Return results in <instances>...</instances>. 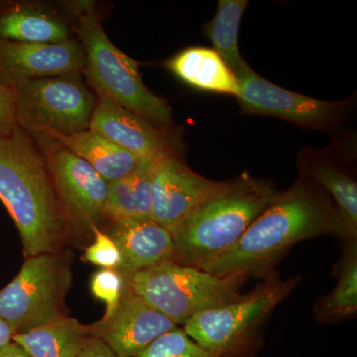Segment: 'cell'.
<instances>
[{
    "mask_svg": "<svg viewBox=\"0 0 357 357\" xmlns=\"http://www.w3.org/2000/svg\"><path fill=\"white\" fill-rule=\"evenodd\" d=\"M319 236L342 239L332 198L316 182L300 176L249 225L238 243L201 268L215 276L241 274L265 279L291 248Z\"/></svg>",
    "mask_w": 357,
    "mask_h": 357,
    "instance_id": "1",
    "label": "cell"
},
{
    "mask_svg": "<svg viewBox=\"0 0 357 357\" xmlns=\"http://www.w3.org/2000/svg\"><path fill=\"white\" fill-rule=\"evenodd\" d=\"M0 201L17 227L25 258L62 250L69 236L64 210L41 150L17 124L0 135Z\"/></svg>",
    "mask_w": 357,
    "mask_h": 357,
    "instance_id": "2",
    "label": "cell"
},
{
    "mask_svg": "<svg viewBox=\"0 0 357 357\" xmlns=\"http://www.w3.org/2000/svg\"><path fill=\"white\" fill-rule=\"evenodd\" d=\"M270 181L241 173L171 229L175 261L199 268L234 248L278 196Z\"/></svg>",
    "mask_w": 357,
    "mask_h": 357,
    "instance_id": "3",
    "label": "cell"
},
{
    "mask_svg": "<svg viewBox=\"0 0 357 357\" xmlns=\"http://www.w3.org/2000/svg\"><path fill=\"white\" fill-rule=\"evenodd\" d=\"M70 10L86 53L83 75L98 98H107L160 128H170L171 107L145 86L137 63L110 41L95 3L76 2Z\"/></svg>",
    "mask_w": 357,
    "mask_h": 357,
    "instance_id": "4",
    "label": "cell"
},
{
    "mask_svg": "<svg viewBox=\"0 0 357 357\" xmlns=\"http://www.w3.org/2000/svg\"><path fill=\"white\" fill-rule=\"evenodd\" d=\"M300 281V275L282 279L275 272L238 300L199 312L183 330L215 357L241 356L257 344L267 319Z\"/></svg>",
    "mask_w": 357,
    "mask_h": 357,
    "instance_id": "5",
    "label": "cell"
},
{
    "mask_svg": "<svg viewBox=\"0 0 357 357\" xmlns=\"http://www.w3.org/2000/svg\"><path fill=\"white\" fill-rule=\"evenodd\" d=\"M248 279L241 274L215 276L199 268L167 261L130 275L126 284L178 326L199 312L238 300Z\"/></svg>",
    "mask_w": 357,
    "mask_h": 357,
    "instance_id": "6",
    "label": "cell"
},
{
    "mask_svg": "<svg viewBox=\"0 0 357 357\" xmlns=\"http://www.w3.org/2000/svg\"><path fill=\"white\" fill-rule=\"evenodd\" d=\"M72 281L70 253L26 257L20 273L0 291V318L16 335L65 316Z\"/></svg>",
    "mask_w": 357,
    "mask_h": 357,
    "instance_id": "7",
    "label": "cell"
},
{
    "mask_svg": "<svg viewBox=\"0 0 357 357\" xmlns=\"http://www.w3.org/2000/svg\"><path fill=\"white\" fill-rule=\"evenodd\" d=\"M81 76L61 75L15 84L16 124L30 134L88 130L96 102Z\"/></svg>",
    "mask_w": 357,
    "mask_h": 357,
    "instance_id": "8",
    "label": "cell"
},
{
    "mask_svg": "<svg viewBox=\"0 0 357 357\" xmlns=\"http://www.w3.org/2000/svg\"><path fill=\"white\" fill-rule=\"evenodd\" d=\"M31 135L46 160L69 234H93V227H98L105 218L109 183L59 141L45 134Z\"/></svg>",
    "mask_w": 357,
    "mask_h": 357,
    "instance_id": "9",
    "label": "cell"
},
{
    "mask_svg": "<svg viewBox=\"0 0 357 357\" xmlns=\"http://www.w3.org/2000/svg\"><path fill=\"white\" fill-rule=\"evenodd\" d=\"M239 82L236 96L246 114L277 117L304 126L326 130L344 116L347 102H326L289 91L267 81L251 69Z\"/></svg>",
    "mask_w": 357,
    "mask_h": 357,
    "instance_id": "10",
    "label": "cell"
},
{
    "mask_svg": "<svg viewBox=\"0 0 357 357\" xmlns=\"http://www.w3.org/2000/svg\"><path fill=\"white\" fill-rule=\"evenodd\" d=\"M225 183L199 175L178 155L159 160L152 175V220L174 229Z\"/></svg>",
    "mask_w": 357,
    "mask_h": 357,
    "instance_id": "11",
    "label": "cell"
},
{
    "mask_svg": "<svg viewBox=\"0 0 357 357\" xmlns=\"http://www.w3.org/2000/svg\"><path fill=\"white\" fill-rule=\"evenodd\" d=\"M84 66L83 45L75 39L48 44L0 39V84L6 86L61 75L83 74Z\"/></svg>",
    "mask_w": 357,
    "mask_h": 357,
    "instance_id": "12",
    "label": "cell"
},
{
    "mask_svg": "<svg viewBox=\"0 0 357 357\" xmlns=\"http://www.w3.org/2000/svg\"><path fill=\"white\" fill-rule=\"evenodd\" d=\"M178 328L150 307L126 286L114 314L91 325V335L100 338L119 357H134L154 340Z\"/></svg>",
    "mask_w": 357,
    "mask_h": 357,
    "instance_id": "13",
    "label": "cell"
},
{
    "mask_svg": "<svg viewBox=\"0 0 357 357\" xmlns=\"http://www.w3.org/2000/svg\"><path fill=\"white\" fill-rule=\"evenodd\" d=\"M89 129L142 160L166 158L178 155L180 150L169 129L160 128L107 98L96 103Z\"/></svg>",
    "mask_w": 357,
    "mask_h": 357,
    "instance_id": "14",
    "label": "cell"
},
{
    "mask_svg": "<svg viewBox=\"0 0 357 357\" xmlns=\"http://www.w3.org/2000/svg\"><path fill=\"white\" fill-rule=\"evenodd\" d=\"M107 234L121 251L119 271L124 278L160 263L175 261L172 234L152 218L110 220Z\"/></svg>",
    "mask_w": 357,
    "mask_h": 357,
    "instance_id": "15",
    "label": "cell"
},
{
    "mask_svg": "<svg viewBox=\"0 0 357 357\" xmlns=\"http://www.w3.org/2000/svg\"><path fill=\"white\" fill-rule=\"evenodd\" d=\"M300 176L311 178L332 198L342 225V243L357 241V184L330 157L305 149L298 158Z\"/></svg>",
    "mask_w": 357,
    "mask_h": 357,
    "instance_id": "16",
    "label": "cell"
},
{
    "mask_svg": "<svg viewBox=\"0 0 357 357\" xmlns=\"http://www.w3.org/2000/svg\"><path fill=\"white\" fill-rule=\"evenodd\" d=\"M166 66L178 79L199 91L239 95L238 79L213 49H185L170 59Z\"/></svg>",
    "mask_w": 357,
    "mask_h": 357,
    "instance_id": "17",
    "label": "cell"
},
{
    "mask_svg": "<svg viewBox=\"0 0 357 357\" xmlns=\"http://www.w3.org/2000/svg\"><path fill=\"white\" fill-rule=\"evenodd\" d=\"M81 157L109 183L126 177L135 171L143 160L114 144L112 141L93 131L62 135L45 134Z\"/></svg>",
    "mask_w": 357,
    "mask_h": 357,
    "instance_id": "18",
    "label": "cell"
},
{
    "mask_svg": "<svg viewBox=\"0 0 357 357\" xmlns=\"http://www.w3.org/2000/svg\"><path fill=\"white\" fill-rule=\"evenodd\" d=\"M91 335V326L65 314L29 332L16 333L13 342L31 357H77Z\"/></svg>",
    "mask_w": 357,
    "mask_h": 357,
    "instance_id": "19",
    "label": "cell"
},
{
    "mask_svg": "<svg viewBox=\"0 0 357 357\" xmlns=\"http://www.w3.org/2000/svg\"><path fill=\"white\" fill-rule=\"evenodd\" d=\"M0 39L21 43H61L69 28L53 14L25 4H0Z\"/></svg>",
    "mask_w": 357,
    "mask_h": 357,
    "instance_id": "20",
    "label": "cell"
},
{
    "mask_svg": "<svg viewBox=\"0 0 357 357\" xmlns=\"http://www.w3.org/2000/svg\"><path fill=\"white\" fill-rule=\"evenodd\" d=\"M157 161L159 160H143L132 173L109 183L105 218L110 220L152 218V175Z\"/></svg>",
    "mask_w": 357,
    "mask_h": 357,
    "instance_id": "21",
    "label": "cell"
},
{
    "mask_svg": "<svg viewBox=\"0 0 357 357\" xmlns=\"http://www.w3.org/2000/svg\"><path fill=\"white\" fill-rule=\"evenodd\" d=\"M337 281L332 292L319 298L314 316L319 324H340L357 314V241L342 243L337 267Z\"/></svg>",
    "mask_w": 357,
    "mask_h": 357,
    "instance_id": "22",
    "label": "cell"
},
{
    "mask_svg": "<svg viewBox=\"0 0 357 357\" xmlns=\"http://www.w3.org/2000/svg\"><path fill=\"white\" fill-rule=\"evenodd\" d=\"M248 0H220L215 17L204 26V33L211 42L213 50L222 59L237 79L251 70L241 57L238 32Z\"/></svg>",
    "mask_w": 357,
    "mask_h": 357,
    "instance_id": "23",
    "label": "cell"
},
{
    "mask_svg": "<svg viewBox=\"0 0 357 357\" xmlns=\"http://www.w3.org/2000/svg\"><path fill=\"white\" fill-rule=\"evenodd\" d=\"M134 357H215L194 342L183 328H176L154 340Z\"/></svg>",
    "mask_w": 357,
    "mask_h": 357,
    "instance_id": "24",
    "label": "cell"
},
{
    "mask_svg": "<svg viewBox=\"0 0 357 357\" xmlns=\"http://www.w3.org/2000/svg\"><path fill=\"white\" fill-rule=\"evenodd\" d=\"M89 286L96 299L102 301L107 306L102 319H109L121 302L126 289V278L117 270L100 269L93 275Z\"/></svg>",
    "mask_w": 357,
    "mask_h": 357,
    "instance_id": "25",
    "label": "cell"
},
{
    "mask_svg": "<svg viewBox=\"0 0 357 357\" xmlns=\"http://www.w3.org/2000/svg\"><path fill=\"white\" fill-rule=\"evenodd\" d=\"M93 243L84 251V260L102 269L119 271L122 262L121 253L114 239L100 227H93Z\"/></svg>",
    "mask_w": 357,
    "mask_h": 357,
    "instance_id": "26",
    "label": "cell"
},
{
    "mask_svg": "<svg viewBox=\"0 0 357 357\" xmlns=\"http://www.w3.org/2000/svg\"><path fill=\"white\" fill-rule=\"evenodd\" d=\"M15 89L0 84V135L11 132L15 122Z\"/></svg>",
    "mask_w": 357,
    "mask_h": 357,
    "instance_id": "27",
    "label": "cell"
},
{
    "mask_svg": "<svg viewBox=\"0 0 357 357\" xmlns=\"http://www.w3.org/2000/svg\"><path fill=\"white\" fill-rule=\"evenodd\" d=\"M77 357H119L100 338L93 337L86 340Z\"/></svg>",
    "mask_w": 357,
    "mask_h": 357,
    "instance_id": "28",
    "label": "cell"
},
{
    "mask_svg": "<svg viewBox=\"0 0 357 357\" xmlns=\"http://www.w3.org/2000/svg\"><path fill=\"white\" fill-rule=\"evenodd\" d=\"M0 357H31L24 349L16 342H11L0 347Z\"/></svg>",
    "mask_w": 357,
    "mask_h": 357,
    "instance_id": "29",
    "label": "cell"
},
{
    "mask_svg": "<svg viewBox=\"0 0 357 357\" xmlns=\"http://www.w3.org/2000/svg\"><path fill=\"white\" fill-rule=\"evenodd\" d=\"M14 335H15V333H14L13 328L7 325L6 321L0 318V347L13 342Z\"/></svg>",
    "mask_w": 357,
    "mask_h": 357,
    "instance_id": "30",
    "label": "cell"
}]
</instances>
